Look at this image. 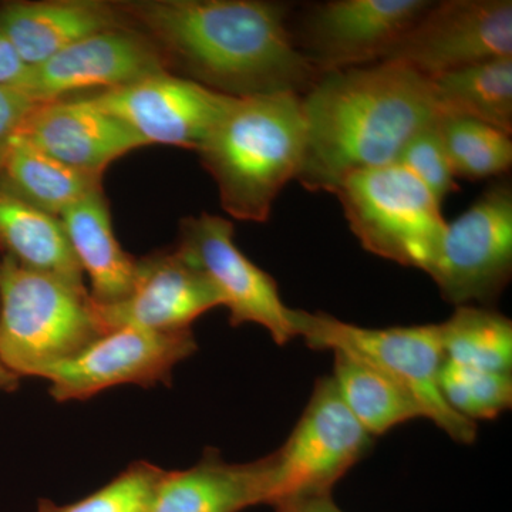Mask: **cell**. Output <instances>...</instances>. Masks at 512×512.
I'll return each mask as SVG.
<instances>
[{"label": "cell", "mask_w": 512, "mask_h": 512, "mask_svg": "<svg viewBox=\"0 0 512 512\" xmlns=\"http://www.w3.org/2000/svg\"><path fill=\"white\" fill-rule=\"evenodd\" d=\"M168 70L231 97L305 94L318 70L296 46L289 8L265 0H121Z\"/></svg>", "instance_id": "obj_1"}, {"label": "cell", "mask_w": 512, "mask_h": 512, "mask_svg": "<svg viewBox=\"0 0 512 512\" xmlns=\"http://www.w3.org/2000/svg\"><path fill=\"white\" fill-rule=\"evenodd\" d=\"M305 154L296 180L335 192L346 175L396 164L440 116L429 77L396 62L320 74L302 96Z\"/></svg>", "instance_id": "obj_2"}, {"label": "cell", "mask_w": 512, "mask_h": 512, "mask_svg": "<svg viewBox=\"0 0 512 512\" xmlns=\"http://www.w3.org/2000/svg\"><path fill=\"white\" fill-rule=\"evenodd\" d=\"M306 144L302 96L234 97L198 154L231 217L269 220L272 205L298 177Z\"/></svg>", "instance_id": "obj_3"}, {"label": "cell", "mask_w": 512, "mask_h": 512, "mask_svg": "<svg viewBox=\"0 0 512 512\" xmlns=\"http://www.w3.org/2000/svg\"><path fill=\"white\" fill-rule=\"evenodd\" d=\"M106 333L87 288L0 259V362L16 376H39Z\"/></svg>", "instance_id": "obj_4"}, {"label": "cell", "mask_w": 512, "mask_h": 512, "mask_svg": "<svg viewBox=\"0 0 512 512\" xmlns=\"http://www.w3.org/2000/svg\"><path fill=\"white\" fill-rule=\"evenodd\" d=\"M296 333L313 350L348 353L382 370L416 397L426 419L461 444L477 439V424L454 412L440 390L444 357L437 325L362 328L328 313L295 311Z\"/></svg>", "instance_id": "obj_5"}, {"label": "cell", "mask_w": 512, "mask_h": 512, "mask_svg": "<svg viewBox=\"0 0 512 512\" xmlns=\"http://www.w3.org/2000/svg\"><path fill=\"white\" fill-rule=\"evenodd\" d=\"M333 194L366 251L427 274L447 221L440 202L406 168L390 164L355 171Z\"/></svg>", "instance_id": "obj_6"}, {"label": "cell", "mask_w": 512, "mask_h": 512, "mask_svg": "<svg viewBox=\"0 0 512 512\" xmlns=\"http://www.w3.org/2000/svg\"><path fill=\"white\" fill-rule=\"evenodd\" d=\"M373 437L346 409L332 377H320L284 446L269 454V501L332 494L340 478L369 454Z\"/></svg>", "instance_id": "obj_7"}, {"label": "cell", "mask_w": 512, "mask_h": 512, "mask_svg": "<svg viewBox=\"0 0 512 512\" xmlns=\"http://www.w3.org/2000/svg\"><path fill=\"white\" fill-rule=\"evenodd\" d=\"M427 274L456 306L493 305L512 275V187L491 185L467 211L447 222Z\"/></svg>", "instance_id": "obj_8"}, {"label": "cell", "mask_w": 512, "mask_h": 512, "mask_svg": "<svg viewBox=\"0 0 512 512\" xmlns=\"http://www.w3.org/2000/svg\"><path fill=\"white\" fill-rule=\"evenodd\" d=\"M191 329L154 332L120 326L103 333L76 356L46 367L39 376L50 383L59 403L86 400L123 384H170L178 363L197 352Z\"/></svg>", "instance_id": "obj_9"}, {"label": "cell", "mask_w": 512, "mask_h": 512, "mask_svg": "<svg viewBox=\"0 0 512 512\" xmlns=\"http://www.w3.org/2000/svg\"><path fill=\"white\" fill-rule=\"evenodd\" d=\"M234 224L204 212L181 222L180 249L220 293L234 328L255 323L268 330L276 345L298 338L295 311L282 301L278 284L234 241Z\"/></svg>", "instance_id": "obj_10"}, {"label": "cell", "mask_w": 512, "mask_h": 512, "mask_svg": "<svg viewBox=\"0 0 512 512\" xmlns=\"http://www.w3.org/2000/svg\"><path fill=\"white\" fill-rule=\"evenodd\" d=\"M512 57L511 0L431 3L382 62H396L423 76Z\"/></svg>", "instance_id": "obj_11"}, {"label": "cell", "mask_w": 512, "mask_h": 512, "mask_svg": "<svg viewBox=\"0 0 512 512\" xmlns=\"http://www.w3.org/2000/svg\"><path fill=\"white\" fill-rule=\"evenodd\" d=\"M87 97L126 124L146 146L161 144L197 153L234 100L171 72Z\"/></svg>", "instance_id": "obj_12"}, {"label": "cell", "mask_w": 512, "mask_h": 512, "mask_svg": "<svg viewBox=\"0 0 512 512\" xmlns=\"http://www.w3.org/2000/svg\"><path fill=\"white\" fill-rule=\"evenodd\" d=\"M430 6L426 0H332L306 15L296 46L319 74L379 63Z\"/></svg>", "instance_id": "obj_13"}, {"label": "cell", "mask_w": 512, "mask_h": 512, "mask_svg": "<svg viewBox=\"0 0 512 512\" xmlns=\"http://www.w3.org/2000/svg\"><path fill=\"white\" fill-rule=\"evenodd\" d=\"M161 72L170 70L158 47L140 30L121 26L84 37L30 67L20 90L35 103H45L86 90L117 89Z\"/></svg>", "instance_id": "obj_14"}, {"label": "cell", "mask_w": 512, "mask_h": 512, "mask_svg": "<svg viewBox=\"0 0 512 512\" xmlns=\"http://www.w3.org/2000/svg\"><path fill=\"white\" fill-rule=\"evenodd\" d=\"M222 305L207 276L175 247L137 259L136 279L126 298L109 306L94 303V308L106 332L120 326L181 332Z\"/></svg>", "instance_id": "obj_15"}, {"label": "cell", "mask_w": 512, "mask_h": 512, "mask_svg": "<svg viewBox=\"0 0 512 512\" xmlns=\"http://www.w3.org/2000/svg\"><path fill=\"white\" fill-rule=\"evenodd\" d=\"M18 136L67 167L94 175L137 148L141 138L89 97L36 103Z\"/></svg>", "instance_id": "obj_16"}, {"label": "cell", "mask_w": 512, "mask_h": 512, "mask_svg": "<svg viewBox=\"0 0 512 512\" xmlns=\"http://www.w3.org/2000/svg\"><path fill=\"white\" fill-rule=\"evenodd\" d=\"M268 501V457L228 463L207 448L195 466L165 471L146 512H241Z\"/></svg>", "instance_id": "obj_17"}, {"label": "cell", "mask_w": 512, "mask_h": 512, "mask_svg": "<svg viewBox=\"0 0 512 512\" xmlns=\"http://www.w3.org/2000/svg\"><path fill=\"white\" fill-rule=\"evenodd\" d=\"M128 26L116 3L43 0L0 3V32L26 66L36 67L84 37Z\"/></svg>", "instance_id": "obj_18"}, {"label": "cell", "mask_w": 512, "mask_h": 512, "mask_svg": "<svg viewBox=\"0 0 512 512\" xmlns=\"http://www.w3.org/2000/svg\"><path fill=\"white\" fill-rule=\"evenodd\" d=\"M59 220L77 264L89 278L92 301L100 306L123 301L136 279L137 258L127 254L114 235L104 191L76 202Z\"/></svg>", "instance_id": "obj_19"}, {"label": "cell", "mask_w": 512, "mask_h": 512, "mask_svg": "<svg viewBox=\"0 0 512 512\" xmlns=\"http://www.w3.org/2000/svg\"><path fill=\"white\" fill-rule=\"evenodd\" d=\"M0 187L30 207L59 218L76 202L103 190V175L67 167L16 136L0 164Z\"/></svg>", "instance_id": "obj_20"}, {"label": "cell", "mask_w": 512, "mask_h": 512, "mask_svg": "<svg viewBox=\"0 0 512 512\" xmlns=\"http://www.w3.org/2000/svg\"><path fill=\"white\" fill-rule=\"evenodd\" d=\"M0 249L18 264L86 288L59 218L30 207L0 187Z\"/></svg>", "instance_id": "obj_21"}, {"label": "cell", "mask_w": 512, "mask_h": 512, "mask_svg": "<svg viewBox=\"0 0 512 512\" xmlns=\"http://www.w3.org/2000/svg\"><path fill=\"white\" fill-rule=\"evenodd\" d=\"M333 355L335 365L330 377L339 397L370 436H383L399 424L426 419L416 397L382 370L348 353Z\"/></svg>", "instance_id": "obj_22"}, {"label": "cell", "mask_w": 512, "mask_h": 512, "mask_svg": "<svg viewBox=\"0 0 512 512\" xmlns=\"http://www.w3.org/2000/svg\"><path fill=\"white\" fill-rule=\"evenodd\" d=\"M440 116L468 117L512 133V57L431 77Z\"/></svg>", "instance_id": "obj_23"}, {"label": "cell", "mask_w": 512, "mask_h": 512, "mask_svg": "<svg viewBox=\"0 0 512 512\" xmlns=\"http://www.w3.org/2000/svg\"><path fill=\"white\" fill-rule=\"evenodd\" d=\"M447 362L485 372L511 373L512 322L487 306H457L437 325Z\"/></svg>", "instance_id": "obj_24"}, {"label": "cell", "mask_w": 512, "mask_h": 512, "mask_svg": "<svg viewBox=\"0 0 512 512\" xmlns=\"http://www.w3.org/2000/svg\"><path fill=\"white\" fill-rule=\"evenodd\" d=\"M439 128L456 177L484 180L510 170L512 141L504 131L460 116H440Z\"/></svg>", "instance_id": "obj_25"}, {"label": "cell", "mask_w": 512, "mask_h": 512, "mask_svg": "<svg viewBox=\"0 0 512 512\" xmlns=\"http://www.w3.org/2000/svg\"><path fill=\"white\" fill-rule=\"evenodd\" d=\"M439 384L448 406L474 423L497 419L512 404L511 373L485 372L444 360Z\"/></svg>", "instance_id": "obj_26"}, {"label": "cell", "mask_w": 512, "mask_h": 512, "mask_svg": "<svg viewBox=\"0 0 512 512\" xmlns=\"http://www.w3.org/2000/svg\"><path fill=\"white\" fill-rule=\"evenodd\" d=\"M165 470L134 461L110 483L73 504L57 505L40 498L37 512H146Z\"/></svg>", "instance_id": "obj_27"}, {"label": "cell", "mask_w": 512, "mask_h": 512, "mask_svg": "<svg viewBox=\"0 0 512 512\" xmlns=\"http://www.w3.org/2000/svg\"><path fill=\"white\" fill-rule=\"evenodd\" d=\"M439 117L406 144L396 164L413 174L441 204L458 185L441 138Z\"/></svg>", "instance_id": "obj_28"}, {"label": "cell", "mask_w": 512, "mask_h": 512, "mask_svg": "<svg viewBox=\"0 0 512 512\" xmlns=\"http://www.w3.org/2000/svg\"><path fill=\"white\" fill-rule=\"evenodd\" d=\"M35 104L22 90L0 87V164Z\"/></svg>", "instance_id": "obj_29"}, {"label": "cell", "mask_w": 512, "mask_h": 512, "mask_svg": "<svg viewBox=\"0 0 512 512\" xmlns=\"http://www.w3.org/2000/svg\"><path fill=\"white\" fill-rule=\"evenodd\" d=\"M30 67L20 59L8 37L0 32V87L22 89L28 79Z\"/></svg>", "instance_id": "obj_30"}, {"label": "cell", "mask_w": 512, "mask_h": 512, "mask_svg": "<svg viewBox=\"0 0 512 512\" xmlns=\"http://www.w3.org/2000/svg\"><path fill=\"white\" fill-rule=\"evenodd\" d=\"M275 512H343L333 501L332 494L295 498L275 505Z\"/></svg>", "instance_id": "obj_31"}, {"label": "cell", "mask_w": 512, "mask_h": 512, "mask_svg": "<svg viewBox=\"0 0 512 512\" xmlns=\"http://www.w3.org/2000/svg\"><path fill=\"white\" fill-rule=\"evenodd\" d=\"M19 379V376L10 372L8 367L0 362V390H3V392H10V390L16 389L19 384Z\"/></svg>", "instance_id": "obj_32"}]
</instances>
